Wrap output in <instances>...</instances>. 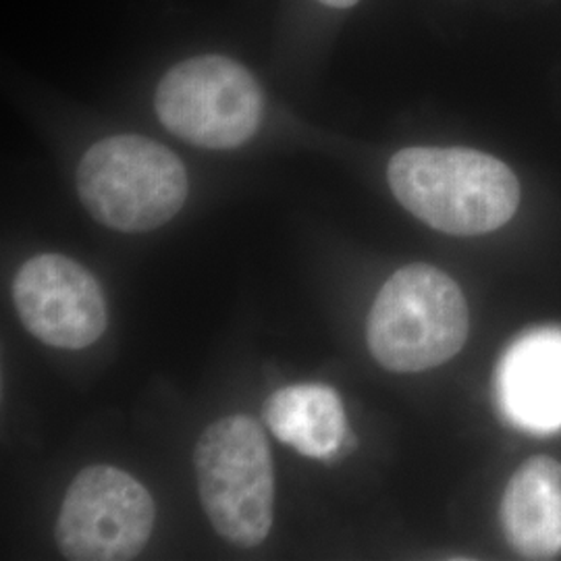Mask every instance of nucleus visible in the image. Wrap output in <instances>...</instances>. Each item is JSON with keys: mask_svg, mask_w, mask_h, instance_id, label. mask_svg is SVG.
Returning <instances> with one entry per match:
<instances>
[{"mask_svg": "<svg viewBox=\"0 0 561 561\" xmlns=\"http://www.w3.org/2000/svg\"><path fill=\"white\" fill-rule=\"evenodd\" d=\"M401 206L458 238L497 231L520 206V181L505 162L472 148H403L387 169Z\"/></svg>", "mask_w": 561, "mask_h": 561, "instance_id": "1", "label": "nucleus"}, {"mask_svg": "<svg viewBox=\"0 0 561 561\" xmlns=\"http://www.w3.org/2000/svg\"><path fill=\"white\" fill-rule=\"evenodd\" d=\"M470 333L460 285L431 264H410L382 285L366 341L382 368L422 373L458 356Z\"/></svg>", "mask_w": 561, "mask_h": 561, "instance_id": "2", "label": "nucleus"}, {"mask_svg": "<svg viewBox=\"0 0 561 561\" xmlns=\"http://www.w3.org/2000/svg\"><path fill=\"white\" fill-rule=\"evenodd\" d=\"M495 398L510 424L549 435L561 428V327H537L505 350Z\"/></svg>", "mask_w": 561, "mask_h": 561, "instance_id": "8", "label": "nucleus"}, {"mask_svg": "<svg viewBox=\"0 0 561 561\" xmlns=\"http://www.w3.org/2000/svg\"><path fill=\"white\" fill-rule=\"evenodd\" d=\"M262 106L259 81L221 55L183 60L157 90L162 125L206 150H231L250 140L261 127Z\"/></svg>", "mask_w": 561, "mask_h": 561, "instance_id": "5", "label": "nucleus"}, {"mask_svg": "<svg viewBox=\"0 0 561 561\" xmlns=\"http://www.w3.org/2000/svg\"><path fill=\"white\" fill-rule=\"evenodd\" d=\"M13 301L23 327L60 350L90 347L108 324L99 280L62 254H41L25 262L13 280Z\"/></svg>", "mask_w": 561, "mask_h": 561, "instance_id": "7", "label": "nucleus"}, {"mask_svg": "<svg viewBox=\"0 0 561 561\" xmlns=\"http://www.w3.org/2000/svg\"><path fill=\"white\" fill-rule=\"evenodd\" d=\"M194 466L213 528L238 547H259L275 510V468L259 422L236 414L210 424L196 443Z\"/></svg>", "mask_w": 561, "mask_h": 561, "instance_id": "4", "label": "nucleus"}, {"mask_svg": "<svg viewBox=\"0 0 561 561\" xmlns=\"http://www.w3.org/2000/svg\"><path fill=\"white\" fill-rule=\"evenodd\" d=\"M271 431L301 456L331 458L345 439V412L335 389L294 385L271 396L264 408Z\"/></svg>", "mask_w": 561, "mask_h": 561, "instance_id": "10", "label": "nucleus"}, {"mask_svg": "<svg viewBox=\"0 0 561 561\" xmlns=\"http://www.w3.org/2000/svg\"><path fill=\"white\" fill-rule=\"evenodd\" d=\"M187 190L183 162L141 136L101 140L78 167L85 210L121 233H146L171 221L187 201Z\"/></svg>", "mask_w": 561, "mask_h": 561, "instance_id": "3", "label": "nucleus"}, {"mask_svg": "<svg viewBox=\"0 0 561 561\" xmlns=\"http://www.w3.org/2000/svg\"><path fill=\"white\" fill-rule=\"evenodd\" d=\"M321 2L329 7H335V9H347V7H354L358 0H321Z\"/></svg>", "mask_w": 561, "mask_h": 561, "instance_id": "11", "label": "nucleus"}, {"mask_svg": "<svg viewBox=\"0 0 561 561\" xmlns=\"http://www.w3.org/2000/svg\"><path fill=\"white\" fill-rule=\"evenodd\" d=\"M500 518L510 547L524 560L560 558V461L549 456L524 461L503 491Z\"/></svg>", "mask_w": 561, "mask_h": 561, "instance_id": "9", "label": "nucleus"}, {"mask_svg": "<svg viewBox=\"0 0 561 561\" xmlns=\"http://www.w3.org/2000/svg\"><path fill=\"white\" fill-rule=\"evenodd\" d=\"M157 507L131 474L90 466L71 482L57 520V541L67 560H134L152 535Z\"/></svg>", "mask_w": 561, "mask_h": 561, "instance_id": "6", "label": "nucleus"}]
</instances>
